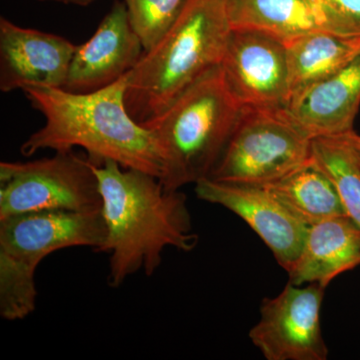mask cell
I'll use <instances>...</instances> for the list:
<instances>
[{"label":"cell","instance_id":"cell-1","mask_svg":"<svg viewBox=\"0 0 360 360\" xmlns=\"http://www.w3.org/2000/svg\"><path fill=\"white\" fill-rule=\"evenodd\" d=\"M94 170L108 229L99 252L110 255L111 288L139 271L153 276L167 248L191 252L198 246L186 194L168 191L156 175L113 160L94 165Z\"/></svg>","mask_w":360,"mask_h":360},{"label":"cell","instance_id":"cell-2","mask_svg":"<svg viewBox=\"0 0 360 360\" xmlns=\"http://www.w3.org/2000/svg\"><path fill=\"white\" fill-rule=\"evenodd\" d=\"M96 91L72 92L52 87L26 86V98L44 115L41 129L30 135L20 151L84 148L94 165L113 160L124 168L161 177L163 161L150 130L139 124L125 103L127 77Z\"/></svg>","mask_w":360,"mask_h":360},{"label":"cell","instance_id":"cell-3","mask_svg":"<svg viewBox=\"0 0 360 360\" xmlns=\"http://www.w3.org/2000/svg\"><path fill=\"white\" fill-rule=\"evenodd\" d=\"M231 32L226 0H187L169 30L125 75L134 120L144 127L220 65Z\"/></svg>","mask_w":360,"mask_h":360},{"label":"cell","instance_id":"cell-4","mask_svg":"<svg viewBox=\"0 0 360 360\" xmlns=\"http://www.w3.org/2000/svg\"><path fill=\"white\" fill-rule=\"evenodd\" d=\"M241 110L227 89L219 65L144 125L160 148V180L165 188L179 191L210 177Z\"/></svg>","mask_w":360,"mask_h":360},{"label":"cell","instance_id":"cell-5","mask_svg":"<svg viewBox=\"0 0 360 360\" xmlns=\"http://www.w3.org/2000/svg\"><path fill=\"white\" fill-rule=\"evenodd\" d=\"M108 229L101 210H46L0 220V315L7 321L30 316L37 307L35 271L45 257L65 248L99 251Z\"/></svg>","mask_w":360,"mask_h":360},{"label":"cell","instance_id":"cell-6","mask_svg":"<svg viewBox=\"0 0 360 360\" xmlns=\"http://www.w3.org/2000/svg\"><path fill=\"white\" fill-rule=\"evenodd\" d=\"M311 143L284 108H243L208 179L264 186L307 163Z\"/></svg>","mask_w":360,"mask_h":360},{"label":"cell","instance_id":"cell-7","mask_svg":"<svg viewBox=\"0 0 360 360\" xmlns=\"http://www.w3.org/2000/svg\"><path fill=\"white\" fill-rule=\"evenodd\" d=\"M101 206L94 165L73 149L41 160L0 163V220L46 210L94 212Z\"/></svg>","mask_w":360,"mask_h":360},{"label":"cell","instance_id":"cell-8","mask_svg":"<svg viewBox=\"0 0 360 360\" xmlns=\"http://www.w3.org/2000/svg\"><path fill=\"white\" fill-rule=\"evenodd\" d=\"M324 286L288 283L281 295L265 298L259 321L250 329L252 345L267 360H326L322 336Z\"/></svg>","mask_w":360,"mask_h":360},{"label":"cell","instance_id":"cell-9","mask_svg":"<svg viewBox=\"0 0 360 360\" xmlns=\"http://www.w3.org/2000/svg\"><path fill=\"white\" fill-rule=\"evenodd\" d=\"M225 85L241 108H284L290 101L283 40L253 30H231L220 63Z\"/></svg>","mask_w":360,"mask_h":360},{"label":"cell","instance_id":"cell-10","mask_svg":"<svg viewBox=\"0 0 360 360\" xmlns=\"http://www.w3.org/2000/svg\"><path fill=\"white\" fill-rule=\"evenodd\" d=\"M195 194L243 219L279 265L290 271L302 252L309 227L296 219L266 186L205 179L196 182Z\"/></svg>","mask_w":360,"mask_h":360},{"label":"cell","instance_id":"cell-11","mask_svg":"<svg viewBox=\"0 0 360 360\" xmlns=\"http://www.w3.org/2000/svg\"><path fill=\"white\" fill-rule=\"evenodd\" d=\"M75 49L65 37L0 18V90L63 89Z\"/></svg>","mask_w":360,"mask_h":360},{"label":"cell","instance_id":"cell-12","mask_svg":"<svg viewBox=\"0 0 360 360\" xmlns=\"http://www.w3.org/2000/svg\"><path fill=\"white\" fill-rule=\"evenodd\" d=\"M143 53L124 2L116 1L94 34L77 45L63 89L90 92L115 84L137 65Z\"/></svg>","mask_w":360,"mask_h":360},{"label":"cell","instance_id":"cell-13","mask_svg":"<svg viewBox=\"0 0 360 360\" xmlns=\"http://www.w3.org/2000/svg\"><path fill=\"white\" fill-rule=\"evenodd\" d=\"M360 108V54L335 75L290 99L286 115L309 139L354 130Z\"/></svg>","mask_w":360,"mask_h":360},{"label":"cell","instance_id":"cell-14","mask_svg":"<svg viewBox=\"0 0 360 360\" xmlns=\"http://www.w3.org/2000/svg\"><path fill=\"white\" fill-rule=\"evenodd\" d=\"M360 264V229L347 215L309 226L302 252L288 272L295 285H328Z\"/></svg>","mask_w":360,"mask_h":360},{"label":"cell","instance_id":"cell-15","mask_svg":"<svg viewBox=\"0 0 360 360\" xmlns=\"http://www.w3.org/2000/svg\"><path fill=\"white\" fill-rule=\"evenodd\" d=\"M285 44L290 99L342 70L360 54V37L326 30L307 33Z\"/></svg>","mask_w":360,"mask_h":360},{"label":"cell","instance_id":"cell-16","mask_svg":"<svg viewBox=\"0 0 360 360\" xmlns=\"http://www.w3.org/2000/svg\"><path fill=\"white\" fill-rule=\"evenodd\" d=\"M226 11L231 30L269 33L285 44L324 30L314 0H226Z\"/></svg>","mask_w":360,"mask_h":360},{"label":"cell","instance_id":"cell-17","mask_svg":"<svg viewBox=\"0 0 360 360\" xmlns=\"http://www.w3.org/2000/svg\"><path fill=\"white\" fill-rule=\"evenodd\" d=\"M307 226L347 215L338 189L311 158L281 179L264 184Z\"/></svg>","mask_w":360,"mask_h":360},{"label":"cell","instance_id":"cell-18","mask_svg":"<svg viewBox=\"0 0 360 360\" xmlns=\"http://www.w3.org/2000/svg\"><path fill=\"white\" fill-rule=\"evenodd\" d=\"M312 160L335 184L345 213L360 229V168L341 136L312 139Z\"/></svg>","mask_w":360,"mask_h":360},{"label":"cell","instance_id":"cell-19","mask_svg":"<svg viewBox=\"0 0 360 360\" xmlns=\"http://www.w3.org/2000/svg\"><path fill=\"white\" fill-rule=\"evenodd\" d=\"M187 0H123L130 25L144 51L155 46L172 27Z\"/></svg>","mask_w":360,"mask_h":360},{"label":"cell","instance_id":"cell-20","mask_svg":"<svg viewBox=\"0 0 360 360\" xmlns=\"http://www.w3.org/2000/svg\"><path fill=\"white\" fill-rule=\"evenodd\" d=\"M314 1L324 30L345 37H360V0Z\"/></svg>","mask_w":360,"mask_h":360},{"label":"cell","instance_id":"cell-21","mask_svg":"<svg viewBox=\"0 0 360 360\" xmlns=\"http://www.w3.org/2000/svg\"><path fill=\"white\" fill-rule=\"evenodd\" d=\"M342 137L343 141L347 142L348 148L352 150L355 160L360 168V135L356 134L354 130L347 132V134L340 135Z\"/></svg>","mask_w":360,"mask_h":360},{"label":"cell","instance_id":"cell-22","mask_svg":"<svg viewBox=\"0 0 360 360\" xmlns=\"http://www.w3.org/2000/svg\"><path fill=\"white\" fill-rule=\"evenodd\" d=\"M40 1H56L65 4H73V6H87L91 4L94 0H40Z\"/></svg>","mask_w":360,"mask_h":360}]
</instances>
